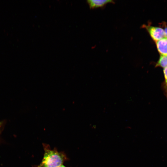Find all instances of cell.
<instances>
[{"mask_svg":"<svg viewBox=\"0 0 167 167\" xmlns=\"http://www.w3.org/2000/svg\"><path fill=\"white\" fill-rule=\"evenodd\" d=\"M1 125H2V123L1 122H0V128L1 127Z\"/></svg>","mask_w":167,"mask_h":167,"instance_id":"9c48e42d","label":"cell"},{"mask_svg":"<svg viewBox=\"0 0 167 167\" xmlns=\"http://www.w3.org/2000/svg\"><path fill=\"white\" fill-rule=\"evenodd\" d=\"M44 153L39 165L35 167H59L68 160L63 152H59L57 148L51 149L49 145L43 143Z\"/></svg>","mask_w":167,"mask_h":167,"instance_id":"6da1fadb","label":"cell"},{"mask_svg":"<svg viewBox=\"0 0 167 167\" xmlns=\"http://www.w3.org/2000/svg\"><path fill=\"white\" fill-rule=\"evenodd\" d=\"M87 2L91 9L101 7L108 3H114L112 0H89Z\"/></svg>","mask_w":167,"mask_h":167,"instance_id":"3957f363","label":"cell"},{"mask_svg":"<svg viewBox=\"0 0 167 167\" xmlns=\"http://www.w3.org/2000/svg\"><path fill=\"white\" fill-rule=\"evenodd\" d=\"M59 167H66L64 165H62L60 166Z\"/></svg>","mask_w":167,"mask_h":167,"instance_id":"ba28073f","label":"cell"},{"mask_svg":"<svg viewBox=\"0 0 167 167\" xmlns=\"http://www.w3.org/2000/svg\"><path fill=\"white\" fill-rule=\"evenodd\" d=\"M164 81L162 84V88L164 94L167 98V68L163 69Z\"/></svg>","mask_w":167,"mask_h":167,"instance_id":"8992f818","label":"cell"},{"mask_svg":"<svg viewBox=\"0 0 167 167\" xmlns=\"http://www.w3.org/2000/svg\"><path fill=\"white\" fill-rule=\"evenodd\" d=\"M142 27L147 30L151 38L156 42L165 37L164 29L161 27L145 24L143 25Z\"/></svg>","mask_w":167,"mask_h":167,"instance_id":"7a4b0ae2","label":"cell"},{"mask_svg":"<svg viewBox=\"0 0 167 167\" xmlns=\"http://www.w3.org/2000/svg\"><path fill=\"white\" fill-rule=\"evenodd\" d=\"M165 37L167 39V27H165L164 29Z\"/></svg>","mask_w":167,"mask_h":167,"instance_id":"52a82bcc","label":"cell"},{"mask_svg":"<svg viewBox=\"0 0 167 167\" xmlns=\"http://www.w3.org/2000/svg\"><path fill=\"white\" fill-rule=\"evenodd\" d=\"M156 67L167 68V55H161L156 65Z\"/></svg>","mask_w":167,"mask_h":167,"instance_id":"5b68a950","label":"cell"},{"mask_svg":"<svg viewBox=\"0 0 167 167\" xmlns=\"http://www.w3.org/2000/svg\"><path fill=\"white\" fill-rule=\"evenodd\" d=\"M156 45L157 49L161 55H167V38L164 37L156 41Z\"/></svg>","mask_w":167,"mask_h":167,"instance_id":"277c9868","label":"cell"}]
</instances>
